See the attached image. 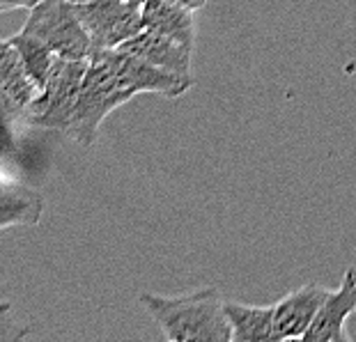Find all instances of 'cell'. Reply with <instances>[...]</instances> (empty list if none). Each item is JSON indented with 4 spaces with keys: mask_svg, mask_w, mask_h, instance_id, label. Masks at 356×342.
Returning a JSON list of instances; mask_svg holds the SVG:
<instances>
[{
    "mask_svg": "<svg viewBox=\"0 0 356 342\" xmlns=\"http://www.w3.org/2000/svg\"><path fill=\"white\" fill-rule=\"evenodd\" d=\"M140 303L170 342H232L225 301L214 285L184 296L140 294Z\"/></svg>",
    "mask_w": 356,
    "mask_h": 342,
    "instance_id": "1",
    "label": "cell"
},
{
    "mask_svg": "<svg viewBox=\"0 0 356 342\" xmlns=\"http://www.w3.org/2000/svg\"><path fill=\"white\" fill-rule=\"evenodd\" d=\"M134 95L124 90L113 76V72L106 67L104 60L92 53L88 63L86 76H83L76 106H74V115L67 133L83 147H92L99 133V127L104 120L124 106Z\"/></svg>",
    "mask_w": 356,
    "mask_h": 342,
    "instance_id": "2",
    "label": "cell"
},
{
    "mask_svg": "<svg viewBox=\"0 0 356 342\" xmlns=\"http://www.w3.org/2000/svg\"><path fill=\"white\" fill-rule=\"evenodd\" d=\"M88 63L90 58L74 60V58L56 56L47 81H44V86L40 88V92H37V97L33 99V104L28 106L24 115L28 117L30 124L67 133Z\"/></svg>",
    "mask_w": 356,
    "mask_h": 342,
    "instance_id": "3",
    "label": "cell"
},
{
    "mask_svg": "<svg viewBox=\"0 0 356 342\" xmlns=\"http://www.w3.org/2000/svg\"><path fill=\"white\" fill-rule=\"evenodd\" d=\"M24 30L47 44L60 58L88 60L92 56L90 37L74 14L70 0H42L30 7Z\"/></svg>",
    "mask_w": 356,
    "mask_h": 342,
    "instance_id": "4",
    "label": "cell"
},
{
    "mask_svg": "<svg viewBox=\"0 0 356 342\" xmlns=\"http://www.w3.org/2000/svg\"><path fill=\"white\" fill-rule=\"evenodd\" d=\"M74 14L90 37L95 51L118 49L143 30V5L127 0H88L72 3Z\"/></svg>",
    "mask_w": 356,
    "mask_h": 342,
    "instance_id": "5",
    "label": "cell"
},
{
    "mask_svg": "<svg viewBox=\"0 0 356 342\" xmlns=\"http://www.w3.org/2000/svg\"><path fill=\"white\" fill-rule=\"evenodd\" d=\"M95 53L104 60L120 86L129 90L134 97L161 95L168 99H177L195 86L193 76H179L159 70V67L145 63V60H140L138 56H134V53H129L124 49H106Z\"/></svg>",
    "mask_w": 356,
    "mask_h": 342,
    "instance_id": "6",
    "label": "cell"
},
{
    "mask_svg": "<svg viewBox=\"0 0 356 342\" xmlns=\"http://www.w3.org/2000/svg\"><path fill=\"white\" fill-rule=\"evenodd\" d=\"M329 290L322 285L308 283L285 294L274 303V338L276 342L285 340H304L306 331L313 324L315 315L320 313Z\"/></svg>",
    "mask_w": 356,
    "mask_h": 342,
    "instance_id": "7",
    "label": "cell"
},
{
    "mask_svg": "<svg viewBox=\"0 0 356 342\" xmlns=\"http://www.w3.org/2000/svg\"><path fill=\"white\" fill-rule=\"evenodd\" d=\"M356 313V269L350 267L340 280L338 290L329 292L320 313L306 331L304 342H350L345 322Z\"/></svg>",
    "mask_w": 356,
    "mask_h": 342,
    "instance_id": "8",
    "label": "cell"
},
{
    "mask_svg": "<svg viewBox=\"0 0 356 342\" xmlns=\"http://www.w3.org/2000/svg\"><path fill=\"white\" fill-rule=\"evenodd\" d=\"M37 92L40 88L30 79L17 49L12 47L10 40L0 42V111L10 117L26 115Z\"/></svg>",
    "mask_w": 356,
    "mask_h": 342,
    "instance_id": "9",
    "label": "cell"
},
{
    "mask_svg": "<svg viewBox=\"0 0 356 342\" xmlns=\"http://www.w3.org/2000/svg\"><path fill=\"white\" fill-rule=\"evenodd\" d=\"M134 56H138L145 63L159 67V70L179 74V76H191V49H186L184 44H179L175 40L152 33V30L143 28L138 35H134L131 40L124 42L122 47Z\"/></svg>",
    "mask_w": 356,
    "mask_h": 342,
    "instance_id": "10",
    "label": "cell"
},
{
    "mask_svg": "<svg viewBox=\"0 0 356 342\" xmlns=\"http://www.w3.org/2000/svg\"><path fill=\"white\" fill-rule=\"evenodd\" d=\"M143 28L184 44L191 51L195 47L193 12L172 0H145L143 3Z\"/></svg>",
    "mask_w": 356,
    "mask_h": 342,
    "instance_id": "11",
    "label": "cell"
},
{
    "mask_svg": "<svg viewBox=\"0 0 356 342\" xmlns=\"http://www.w3.org/2000/svg\"><path fill=\"white\" fill-rule=\"evenodd\" d=\"M232 342H276L274 338V303L271 306H248V303L225 301Z\"/></svg>",
    "mask_w": 356,
    "mask_h": 342,
    "instance_id": "12",
    "label": "cell"
},
{
    "mask_svg": "<svg viewBox=\"0 0 356 342\" xmlns=\"http://www.w3.org/2000/svg\"><path fill=\"white\" fill-rule=\"evenodd\" d=\"M44 211L42 195L24 184L0 179V230L14 225H37Z\"/></svg>",
    "mask_w": 356,
    "mask_h": 342,
    "instance_id": "13",
    "label": "cell"
},
{
    "mask_svg": "<svg viewBox=\"0 0 356 342\" xmlns=\"http://www.w3.org/2000/svg\"><path fill=\"white\" fill-rule=\"evenodd\" d=\"M10 44H12L14 49H17L21 60H24L30 79L37 83V88H42L44 81H47L49 72H51V67H53L56 53H53L44 42L37 40V37L26 33V30H21V33L12 35Z\"/></svg>",
    "mask_w": 356,
    "mask_h": 342,
    "instance_id": "14",
    "label": "cell"
},
{
    "mask_svg": "<svg viewBox=\"0 0 356 342\" xmlns=\"http://www.w3.org/2000/svg\"><path fill=\"white\" fill-rule=\"evenodd\" d=\"M37 3H42V0H0V12L19 10V7H24V10H30V7H35Z\"/></svg>",
    "mask_w": 356,
    "mask_h": 342,
    "instance_id": "15",
    "label": "cell"
},
{
    "mask_svg": "<svg viewBox=\"0 0 356 342\" xmlns=\"http://www.w3.org/2000/svg\"><path fill=\"white\" fill-rule=\"evenodd\" d=\"M172 3H177L181 7H186V10L195 12V10H202V7L207 5V0H172Z\"/></svg>",
    "mask_w": 356,
    "mask_h": 342,
    "instance_id": "16",
    "label": "cell"
},
{
    "mask_svg": "<svg viewBox=\"0 0 356 342\" xmlns=\"http://www.w3.org/2000/svg\"><path fill=\"white\" fill-rule=\"evenodd\" d=\"M127 3H138V5H143L145 0H127Z\"/></svg>",
    "mask_w": 356,
    "mask_h": 342,
    "instance_id": "17",
    "label": "cell"
},
{
    "mask_svg": "<svg viewBox=\"0 0 356 342\" xmlns=\"http://www.w3.org/2000/svg\"><path fill=\"white\" fill-rule=\"evenodd\" d=\"M70 3H88V0H70Z\"/></svg>",
    "mask_w": 356,
    "mask_h": 342,
    "instance_id": "18",
    "label": "cell"
}]
</instances>
